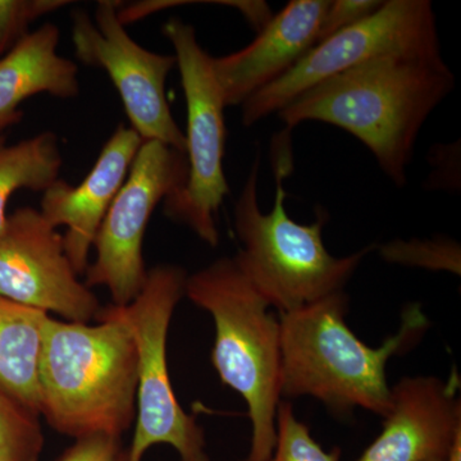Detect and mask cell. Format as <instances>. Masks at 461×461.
I'll use <instances>...</instances> for the list:
<instances>
[{"label":"cell","instance_id":"cell-9","mask_svg":"<svg viewBox=\"0 0 461 461\" xmlns=\"http://www.w3.org/2000/svg\"><path fill=\"white\" fill-rule=\"evenodd\" d=\"M186 156L168 145L144 141L94 240L95 260L86 272L87 287H105L112 304H131L147 281L142 244L159 203L181 189Z\"/></svg>","mask_w":461,"mask_h":461},{"label":"cell","instance_id":"cell-2","mask_svg":"<svg viewBox=\"0 0 461 461\" xmlns=\"http://www.w3.org/2000/svg\"><path fill=\"white\" fill-rule=\"evenodd\" d=\"M98 323L45 317L39 354L41 415L62 435L121 437L136 418L138 348L113 304Z\"/></svg>","mask_w":461,"mask_h":461},{"label":"cell","instance_id":"cell-5","mask_svg":"<svg viewBox=\"0 0 461 461\" xmlns=\"http://www.w3.org/2000/svg\"><path fill=\"white\" fill-rule=\"evenodd\" d=\"M185 295L213 318L212 364L222 384L247 402L251 441L242 461H268L281 402L280 318L269 312L233 258L187 276Z\"/></svg>","mask_w":461,"mask_h":461},{"label":"cell","instance_id":"cell-6","mask_svg":"<svg viewBox=\"0 0 461 461\" xmlns=\"http://www.w3.org/2000/svg\"><path fill=\"white\" fill-rule=\"evenodd\" d=\"M187 276L181 267L160 264L149 269L131 304L114 305L138 348L135 433L127 461H142L153 446L162 444L172 446L181 461H211L204 430L178 402L167 362L169 324L185 296Z\"/></svg>","mask_w":461,"mask_h":461},{"label":"cell","instance_id":"cell-11","mask_svg":"<svg viewBox=\"0 0 461 461\" xmlns=\"http://www.w3.org/2000/svg\"><path fill=\"white\" fill-rule=\"evenodd\" d=\"M63 235L38 209L18 208L0 235V296L67 321L96 320L100 303L80 281Z\"/></svg>","mask_w":461,"mask_h":461},{"label":"cell","instance_id":"cell-20","mask_svg":"<svg viewBox=\"0 0 461 461\" xmlns=\"http://www.w3.org/2000/svg\"><path fill=\"white\" fill-rule=\"evenodd\" d=\"M276 429L277 439L268 461H339L341 457L339 448L326 451L315 441L309 427L297 420L293 403L286 400L278 405Z\"/></svg>","mask_w":461,"mask_h":461},{"label":"cell","instance_id":"cell-8","mask_svg":"<svg viewBox=\"0 0 461 461\" xmlns=\"http://www.w3.org/2000/svg\"><path fill=\"white\" fill-rule=\"evenodd\" d=\"M438 32L429 0H386L360 23L315 44L286 75L241 105V121L253 126L286 108L314 85L386 56H438Z\"/></svg>","mask_w":461,"mask_h":461},{"label":"cell","instance_id":"cell-7","mask_svg":"<svg viewBox=\"0 0 461 461\" xmlns=\"http://www.w3.org/2000/svg\"><path fill=\"white\" fill-rule=\"evenodd\" d=\"M175 50L186 100L185 133L187 177L184 186L163 202L165 214L189 227L209 247L220 244L217 215L230 186L224 175V100L209 56L198 41L195 29L180 18L162 27Z\"/></svg>","mask_w":461,"mask_h":461},{"label":"cell","instance_id":"cell-15","mask_svg":"<svg viewBox=\"0 0 461 461\" xmlns=\"http://www.w3.org/2000/svg\"><path fill=\"white\" fill-rule=\"evenodd\" d=\"M59 29L45 23L0 57V131L20 122L21 104L41 94L75 99L80 94L78 68L58 53Z\"/></svg>","mask_w":461,"mask_h":461},{"label":"cell","instance_id":"cell-16","mask_svg":"<svg viewBox=\"0 0 461 461\" xmlns=\"http://www.w3.org/2000/svg\"><path fill=\"white\" fill-rule=\"evenodd\" d=\"M47 315L0 296V390L38 417L39 354Z\"/></svg>","mask_w":461,"mask_h":461},{"label":"cell","instance_id":"cell-22","mask_svg":"<svg viewBox=\"0 0 461 461\" xmlns=\"http://www.w3.org/2000/svg\"><path fill=\"white\" fill-rule=\"evenodd\" d=\"M381 0H333L329 3L321 18L318 42L335 35L348 27L371 16L379 7Z\"/></svg>","mask_w":461,"mask_h":461},{"label":"cell","instance_id":"cell-1","mask_svg":"<svg viewBox=\"0 0 461 461\" xmlns=\"http://www.w3.org/2000/svg\"><path fill=\"white\" fill-rule=\"evenodd\" d=\"M455 83L441 54L375 58L314 85L277 114L288 133L308 121L345 130L402 187L421 127Z\"/></svg>","mask_w":461,"mask_h":461},{"label":"cell","instance_id":"cell-4","mask_svg":"<svg viewBox=\"0 0 461 461\" xmlns=\"http://www.w3.org/2000/svg\"><path fill=\"white\" fill-rule=\"evenodd\" d=\"M278 139L276 157V198L268 213L258 200L259 157L256 158L235 205L236 235L241 249L233 259L269 306L282 313L296 311L344 291L375 245L351 256L336 258L323 242L326 212L315 222L303 224L288 217L285 178L293 171L290 142Z\"/></svg>","mask_w":461,"mask_h":461},{"label":"cell","instance_id":"cell-24","mask_svg":"<svg viewBox=\"0 0 461 461\" xmlns=\"http://www.w3.org/2000/svg\"><path fill=\"white\" fill-rule=\"evenodd\" d=\"M208 5H227V7L238 9L240 14L247 18L249 23H251L258 32H259L273 17L271 8L264 2H240V0L230 2V0H226V2H208Z\"/></svg>","mask_w":461,"mask_h":461},{"label":"cell","instance_id":"cell-21","mask_svg":"<svg viewBox=\"0 0 461 461\" xmlns=\"http://www.w3.org/2000/svg\"><path fill=\"white\" fill-rule=\"evenodd\" d=\"M69 5L68 0H0V57L32 32V23Z\"/></svg>","mask_w":461,"mask_h":461},{"label":"cell","instance_id":"cell-19","mask_svg":"<svg viewBox=\"0 0 461 461\" xmlns=\"http://www.w3.org/2000/svg\"><path fill=\"white\" fill-rule=\"evenodd\" d=\"M379 256L387 263L417 267L429 271L450 272L460 276V244L454 240H393L379 248Z\"/></svg>","mask_w":461,"mask_h":461},{"label":"cell","instance_id":"cell-3","mask_svg":"<svg viewBox=\"0 0 461 461\" xmlns=\"http://www.w3.org/2000/svg\"><path fill=\"white\" fill-rule=\"evenodd\" d=\"M348 308L339 291L280 314L281 399L311 396L336 415L360 408L384 417L391 395L388 360L420 341L429 318L420 304L406 306L400 330L372 348L348 329Z\"/></svg>","mask_w":461,"mask_h":461},{"label":"cell","instance_id":"cell-25","mask_svg":"<svg viewBox=\"0 0 461 461\" xmlns=\"http://www.w3.org/2000/svg\"><path fill=\"white\" fill-rule=\"evenodd\" d=\"M447 461H461V442L455 446L453 453H451L450 457H448Z\"/></svg>","mask_w":461,"mask_h":461},{"label":"cell","instance_id":"cell-17","mask_svg":"<svg viewBox=\"0 0 461 461\" xmlns=\"http://www.w3.org/2000/svg\"><path fill=\"white\" fill-rule=\"evenodd\" d=\"M63 165L59 139L45 131L9 145L0 138V235L7 226V205L21 190L44 193L59 180Z\"/></svg>","mask_w":461,"mask_h":461},{"label":"cell","instance_id":"cell-12","mask_svg":"<svg viewBox=\"0 0 461 461\" xmlns=\"http://www.w3.org/2000/svg\"><path fill=\"white\" fill-rule=\"evenodd\" d=\"M456 372L448 381L417 375L391 386L384 427L357 461H447L461 442Z\"/></svg>","mask_w":461,"mask_h":461},{"label":"cell","instance_id":"cell-18","mask_svg":"<svg viewBox=\"0 0 461 461\" xmlns=\"http://www.w3.org/2000/svg\"><path fill=\"white\" fill-rule=\"evenodd\" d=\"M44 444L38 415L0 390V461H39Z\"/></svg>","mask_w":461,"mask_h":461},{"label":"cell","instance_id":"cell-10","mask_svg":"<svg viewBox=\"0 0 461 461\" xmlns=\"http://www.w3.org/2000/svg\"><path fill=\"white\" fill-rule=\"evenodd\" d=\"M120 5L100 0L94 18L83 9L72 14L76 57L109 76L131 129L142 141L162 142L185 154V132L173 118L166 94L176 58L145 50L133 41L118 18Z\"/></svg>","mask_w":461,"mask_h":461},{"label":"cell","instance_id":"cell-23","mask_svg":"<svg viewBox=\"0 0 461 461\" xmlns=\"http://www.w3.org/2000/svg\"><path fill=\"white\" fill-rule=\"evenodd\" d=\"M57 461H127L121 437L94 435L76 439Z\"/></svg>","mask_w":461,"mask_h":461},{"label":"cell","instance_id":"cell-13","mask_svg":"<svg viewBox=\"0 0 461 461\" xmlns=\"http://www.w3.org/2000/svg\"><path fill=\"white\" fill-rule=\"evenodd\" d=\"M142 142L131 127L120 124L80 185L71 186L59 178L42 193L41 213L56 229L67 227L65 250L78 276L89 267L100 224L123 186Z\"/></svg>","mask_w":461,"mask_h":461},{"label":"cell","instance_id":"cell-14","mask_svg":"<svg viewBox=\"0 0 461 461\" xmlns=\"http://www.w3.org/2000/svg\"><path fill=\"white\" fill-rule=\"evenodd\" d=\"M330 0H291L256 41L229 56L212 58L226 107L242 105L287 74L317 44Z\"/></svg>","mask_w":461,"mask_h":461}]
</instances>
